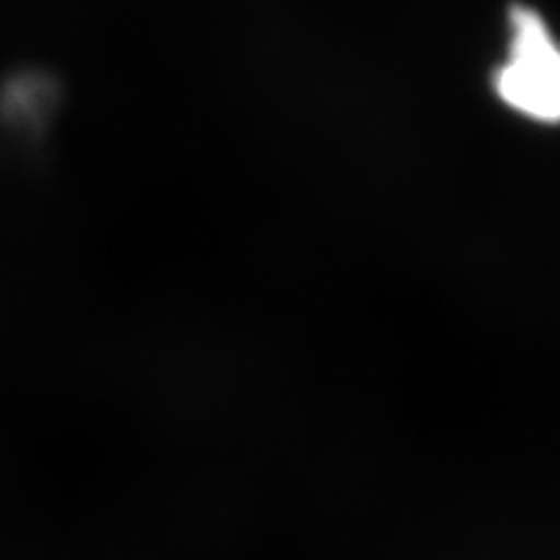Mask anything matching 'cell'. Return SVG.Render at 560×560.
I'll use <instances>...</instances> for the list:
<instances>
[{"label": "cell", "mask_w": 560, "mask_h": 560, "mask_svg": "<svg viewBox=\"0 0 560 560\" xmlns=\"http://www.w3.org/2000/svg\"><path fill=\"white\" fill-rule=\"evenodd\" d=\"M495 92L512 110L535 121L560 113V57L553 35L530 8L512 10L510 59L495 73Z\"/></svg>", "instance_id": "1"}]
</instances>
